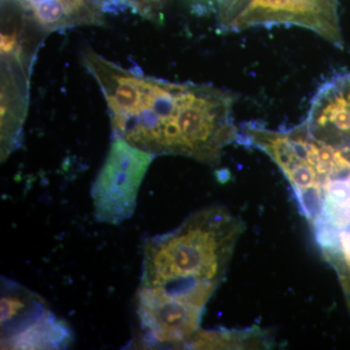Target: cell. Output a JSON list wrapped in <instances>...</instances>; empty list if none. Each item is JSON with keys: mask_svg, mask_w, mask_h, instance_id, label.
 I'll return each instance as SVG.
<instances>
[{"mask_svg": "<svg viewBox=\"0 0 350 350\" xmlns=\"http://www.w3.org/2000/svg\"><path fill=\"white\" fill-rule=\"evenodd\" d=\"M82 61L107 101L113 137L155 157L183 156L209 165L239 142L232 92L149 77L92 49L83 52Z\"/></svg>", "mask_w": 350, "mask_h": 350, "instance_id": "cell-1", "label": "cell"}, {"mask_svg": "<svg viewBox=\"0 0 350 350\" xmlns=\"http://www.w3.org/2000/svg\"><path fill=\"white\" fill-rule=\"evenodd\" d=\"M245 229L224 206L204 207L174 231L146 239L139 287L204 312Z\"/></svg>", "mask_w": 350, "mask_h": 350, "instance_id": "cell-2", "label": "cell"}, {"mask_svg": "<svg viewBox=\"0 0 350 350\" xmlns=\"http://www.w3.org/2000/svg\"><path fill=\"white\" fill-rule=\"evenodd\" d=\"M154 158L126 140L113 137L105 163L92 186L98 222L118 226L133 216L140 186Z\"/></svg>", "mask_w": 350, "mask_h": 350, "instance_id": "cell-3", "label": "cell"}, {"mask_svg": "<svg viewBox=\"0 0 350 350\" xmlns=\"http://www.w3.org/2000/svg\"><path fill=\"white\" fill-rule=\"evenodd\" d=\"M323 199L334 257L350 283V165L328 182Z\"/></svg>", "mask_w": 350, "mask_h": 350, "instance_id": "cell-4", "label": "cell"}, {"mask_svg": "<svg viewBox=\"0 0 350 350\" xmlns=\"http://www.w3.org/2000/svg\"><path fill=\"white\" fill-rule=\"evenodd\" d=\"M48 310L38 294L2 278L1 340L25 330Z\"/></svg>", "mask_w": 350, "mask_h": 350, "instance_id": "cell-5", "label": "cell"}, {"mask_svg": "<svg viewBox=\"0 0 350 350\" xmlns=\"http://www.w3.org/2000/svg\"><path fill=\"white\" fill-rule=\"evenodd\" d=\"M72 340L68 324L48 310L25 330L1 340V349H63Z\"/></svg>", "mask_w": 350, "mask_h": 350, "instance_id": "cell-6", "label": "cell"}, {"mask_svg": "<svg viewBox=\"0 0 350 350\" xmlns=\"http://www.w3.org/2000/svg\"><path fill=\"white\" fill-rule=\"evenodd\" d=\"M269 338L261 330L198 331L185 347L197 349H262Z\"/></svg>", "mask_w": 350, "mask_h": 350, "instance_id": "cell-7", "label": "cell"}]
</instances>
